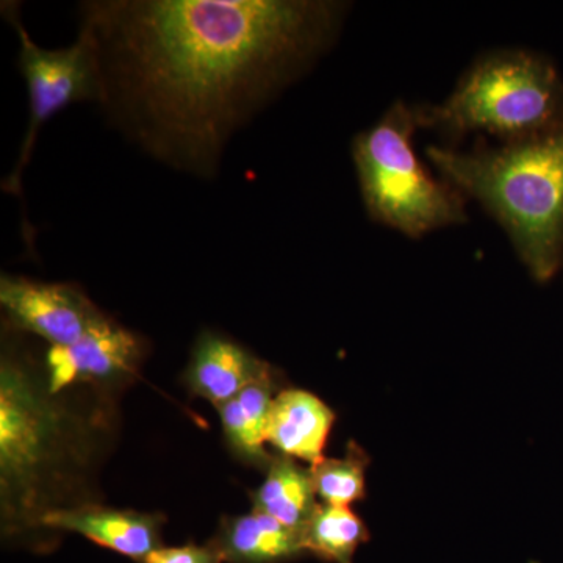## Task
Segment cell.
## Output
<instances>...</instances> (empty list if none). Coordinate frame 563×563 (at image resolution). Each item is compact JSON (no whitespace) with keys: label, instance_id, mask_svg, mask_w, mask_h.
<instances>
[{"label":"cell","instance_id":"6da1fadb","mask_svg":"<svg viewBox=\"0 0 563 563\" xmlns=\"http://www.w3.org/2000/svg\"><path fill=\"white\" fill-rule=\"evenodd\" d=\"M107 121L144 154L217 177L232 136L335 46L336 0H91Z\"/></svg>","mask_w":563,"mask_h":563},{"label":"cell","instance_id":"7a4b0ae2","mask_svg":"<svg viewBox=\"0 0 563 563\" xmlns=\"http://www.w3.org/2000/svg\"><path fill=\"white\" fill-rule=\"evenodd\" d=\"M433 172L468 202L483 207L506 233L533 280L563 269V118L515 143L473 150L432 144Z\"/></svg>","mask_w":563,"mask_h":563},{"label":"cell","instance_id":"3957f363","mask_svg":"<svg viewBox=\"0 0 563 563\" xmlns=\"http://www.w3.org/2000/svg\"><path fill=\"white\" fill-rule=\"evenodd\" d=\"M421 131L454 146L472 135L529 139L563 118V79L547 55L501 47L477 57L437 103H415Z\"/></svg>","mask_w":563,"mask_h":563},{"label":"cell","instance_id":"277c9868","mask_svg":"<svg viewBox=\"0 0 563 563\" xmlns=\"http://www.w3.org/2000/svg\"><path fill=\"white\" fill-rule=\"evenodd\" d=\"M418 132L415 103L398 99L373 125L355 133L351 143L369 220L412 240L468 221V201L426 166L415 150Z\"/></svg>","mask_w":563,"mask_h":563},{"label":"cell","instance_id":"5b68a950","mask_svg":"<svg viewBox=\"0 0 563 563\" xmlns=\"http://www.w3.org/2000/svg\"><path fill=\"white\" fill-rule=\"evenodd\" d=\"M62 410L20 358L0 366V484L3 510H32L62 443Z\"/></svg>","mask_w":563,"mask_h":563},{"label":"cell","instance_id":"8992f818","mask_svg":"<svg viewBox=\"0 0 563 563\" xmlns=\"http://www.w3.org/2000/svg\"><path fill=\"white\" fill-rule=\"evenodd\" d=\"M2 16L16 32L18 68L29 96L27 129L16 163L2 181V190L22 199V177L32 161L41 129L73 103H99L101 74L95 47L84 33H77V40L68 47L44 49L29 35L22 22L21 3L2 2Z\"/></svg>","mask_w":563,"mask_h":563},{"label":"cell","instance_id":"52a82bcc","mask_svg":"<svg viewBox=\"0 0 563 563\" xmlns=\"http://www.w3.org/2000/svg\"><path fill=\"white\" fill-rule=\"evenodd\" d=\"M0 303L10 328L35 333L51 347L79 342L103 312L76 285L2 274Z\"/></svg>","mask_w":563,"mask_h":563},{"label":"cell","instance_id":"ba28073f","mask_svg":"<svg viewBox=\"0 0 563 563\" xmlns=\"http://www.w3.org/2000/svg\"><path fill=\"white\" fill-rule=\"evenodd\" d=\"M144 340L103 313L70 346L47 351V390L57 395L69 385L87 383L118 387L135 379L144 358Z\"/></svg>","mask_w":563,"mask_h":563},{"label":"cell","instance_id":"9c48e42d","mask_svg":"<svg viewBox=\"0 0 563 563\" xmlns=\"http://www.w3.org/2000/svg\"><path fill=\"white\" fill-rule=\"evenodd\" d=\"M163 521L165 518L158 514L111 509L95 504L76 509L44 510L38 518L44 528L80 533L99 547L139 563L163 547Z\"/></svg>","mask_w":563,"mask_h":563},{"label":"cell","instance_id":"30bf717a","mask_svg":"<svg viewBox=\"0 0 563 563\" xmlns=\"http://www.w3.org/2000/svg\"><path fill=\"white\" fill-rule=\"evenodd\" d=\"M277 374L272 363L262 361L243 344L213 331H203L192 346L184 383L192 395L220 409L247 385Z\"/></svg>","mask_w":563,"mask_h":563},{"label":"cell","instance_id":"8fae6325","mask_svg":"<svg viewBox=\"0 0 563 563\" xmlns=\"http://www.w3.org/2000/svg\"><path fill=\"white\" fill-rule=\"evenodd\" d=\"M335 413L313 393L287 388L277 393L266 424V443L277 454L314 465L324 459Z\"/></svg>","mask_w":563,"mask_h":563},{"label":"cell","instance_id":"7c38bea8","mask_svg":"<svg viewBox=\"0 0 563 563\" xmlns=\"http://www.w3.org/2000/svg\"><path fill=\"white\" fill-rule=\"evenodd\" d=\"M210 544L225 563H284L307 554L301 533L258 510L222 518Z\"/></svg>","mask_w":563,"mask_h":563},{"label":"cell","instance_id":"4fadbf2b","mask_svg":"<svg viewBox=\"0 0 563 563\" xmlns=\"http://www.w3.org/2000/svg\"><path fill=\"white\" fill-rule=\"evenodd\" d=\"M276 376L247 385L235 398L217 409L232 454L262 472H266L274 461V455L265 450V433L269 410L279 393Z\"/></svg>","mask_w":563,"mask_h":563},{"label":"cell","instance_id":"5bb4252c","mask_svg":"<svg viewBox=\"0 0 563 563\" xmlns=\"http://www.w3.org/2000/svg\"><path fill=\"white\" fill-rule=\"evenodd\" d=\"M317 498L310 470L280 454L274 455L261 487L251 492L252 510L269 515L298 533L317 510Z\"/></svg>","mask_w":563,"mask_h":563},{"label":"cell","instance_id":"9a60e30c","mask_svg":"<svg viewBox=\"0 0 563 563\" xmlns=\"http://www.w3.org/2000/svg\"><path fill=\"white\" fill-rule=\"evenodd\" d=\"M369 531L350 507L318 504L301 533L307 554L331 563H354V555L368 542Z\"/></svg>","mask_w":563,"mask_h":563},{"label":"cell","instance_id":"2e32d148","mask_svg":"<svg viewBox=\"0 0 563 563\" xmlns=\"http://www.w3.org/2000/svg\"><path fill=\"white\" fill-rule=\"evenodd\" d=\"M372 459L361 444L347 443L346 454L342 459H322L310 466L313 487L321 504L350 507L362 501L366 495V468Z\"/></svg>","mask_w":563,"mask_h":563},{"label":"cell","instance_id":"e0dca14e","mask_svg":"<svg viewBox=\"0 0 563 563\" xmlns=\"http://www.w3.org/2000/svg\"><path fill=\"white\" fill-rule=\"evenodd\" d=\"M140 563H224L211 544H184V547H162Z\"/></svg>","mask_w":563,"mask_h":563}]
</instances>
